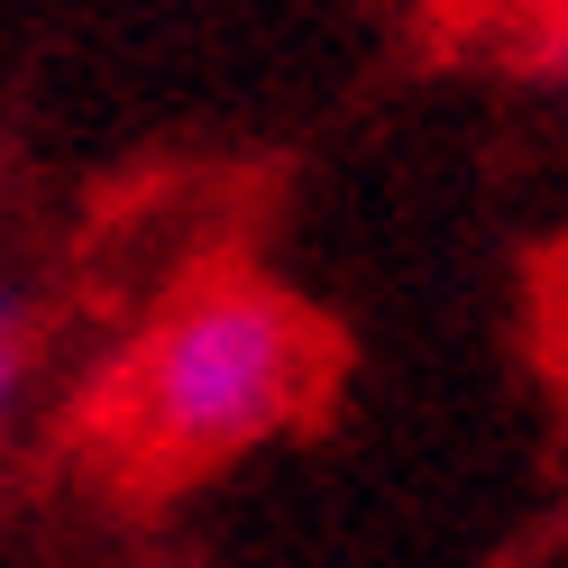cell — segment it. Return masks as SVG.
I'll return each mask as SVG.
<instances>
[{"label":"cell","instance_id":"3","mask_svg":"<svg viewBox=\"0 0 568 568\" xmlns=\"http://www.w3.org/2000/svg\"><path fill=\"white\" fill-rule=\"evenodd\" d=\"M523 47H531V74H541L559 92V111H568V38H523Z\"/></svg>","mask_w":568,"mask_h":568},{"label":"cell","instance_id":"1","mask_svg":"<svg viewBox=\"0 0 568 568\" xmlns=\"http://www.w3.org/2000/svg\"><path fill=\"white\" fill-rule=\"evenodd\" d=\"M322 385V322L247 266H211L148 312L111 376V432L156 468H221L294 432Z\"/></svg>","mask_w":568,"mask_h":568},{"label":"cell","instance_id":"4","mask_svg":"<svg viewBox=\"0 0 568 568\" xmlns=\"http://www.w3.org/2000/svg\"><path fill=\"white\" fill-rule=\"evenodd\" d=\"M523 10V38H568V0H514Z\"/></svg>","mask_w":568,"mask_h":568},{"label":"cell","instance_id":"2","mask_svg":"<svg viewBox=\"0 0 568 568\" xmlns=\"http://www.w3.org/2000/svg\"><path fill=\"white\" fill-rule=\"evenodd\" d=\"M28 395H38V322H28V303L0 284V440L28 422Z\"/></svg>","mask_w":568,"mask_h":568}]
</instances>
